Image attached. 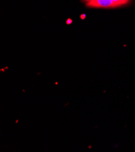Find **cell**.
Segmentation results:
<instances>
[{"label": "cell", "instance_id": "277c9868", "mask_svg": "<svg viewBox=\"0 0 135 152\" xmlns=\"http://www.w3.org/2000/svg\"><path fill=\"white\" fill-rule=\"evenodd\" d=\"M88 1H89V0H87V1H86V2H87ZM86 2H85V3H86Z\"/></svg>", "mask_w": 135, "mask_h": 152}, {"label": "cell", "instance_id": "3957f363", "mask_svg": "<svg viewBox=\"0 0 135 152\" xmlns=\"http://www.w3.org/2000/svg\"><path fill=\"white\" fill-rule=\"evenodd\" d=\"M83 1H85V2H86V1H87V0H83Z\"/></svg>", "mask_w": 135, "mask_h": 152}, {"label": "cell", "instance_id": "7a4b0ae2", "mask_svg": "<svg viewBox=\"0 0 135 152\" xmlns=\"http://www.w3.org/2000/svg\"><path fill=\"white\" fill-rule=\"evenodd\" d=\"M113 1L116 4L117 7H120L128 4L130 0H113Z\"/></svg>", "mask_w": 135, "mask_h": 152}, {"label": "cell", "instance_id": "6da1fadb", "mask_svg": "<svg viewBox=\"0 0 135 152\" xmlns=\"http://www.w3.org/2000/svg\"><path fill=\"white\" fill-rule=\"evenodd\" d=\"M86 6L93 8H115L117 7L113 0H89L86 2Z\"/></svg>", "mask_w": 135, "mask_h": 152}]
</instances>
